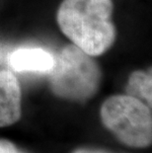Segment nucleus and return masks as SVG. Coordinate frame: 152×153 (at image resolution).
<instances>
[{
    "label": "nucleus",
    "mask_w": 152,
    "mask_h": 153,
    "mask_svg": "<svg viewBox=\"0 0 152 153\" xmlns=\"http://www.w3.org/2000/svg\"><path fill=\"white\" fill-rule=\"evenodd\" d=\"M113 11V0H63L56 21L73 45L91 56H98L116 41Z\"/></svg>",
    "instance_id": "1"
},
{
    "label": "nucleus",
    "mask_w": 152,
    "mask_h": 153,
    "mask_svg": "<svg viewBox=\"0 0 152 153\" xmlns=\"http://www.w3.org/2000/svg\"><path fill=\"white\" fill-rule=\"evenodd\" d=\"M101 69L91 55L76 47L66 45L50 71V89L60 98L85 101L95 95L101 83Z\"/></svg>",
    "instance_id": "2"
},
{
    "label": "nucleus",
    "mask_w": 152,
    "mask_h": 153,
    "mask_svg": "<svg viewBox=\"0 0 152 153\" xmlns=\"http://www.w3.org/2000/svg\"><path fill=\"white\" fill-rule=\"evenodd\" d=\"M102 123L124 144L144 148L152 142L151 108L129 95L108 98L100 111Z\"/></svg>",
    "instance_id": "3"
},
{
    "label": "nucleus",
    "mask_w": 152,
    "mask_h": 153,
    "mask_svg": "<svg viewBox=\"0 0 152 153\" xmlns=\"http://www.w3.org/2000/svg\"><path fill=\"white\" fill-rule=\"evenodd\" d=\"M21 88L9 70H0V128L9 126L21 118Z\"/></svg>",
    "instance_id": "4"
},
{
    "label": "nucleus",
    "mask_w": 152,
    "mask_h": 153,
    "mask_svg": "<svg viewBox=\"0 0 152 153\" xmlns=\"http://www.w3.org/2000/svg\"><path fill=\"white\" fill-rule=\"evenodd\" d=\"M9 64L20 72H50L56 65V58L43 48H20L9 55Z\"/></svg>",
    "instance_id": "5"
},
{
    "label": "nucleus",
    "mask_w": 152,
    "mask_h": 153,
    "mask_svg": "<svg viewBox=\"0 0 152 153\" xmlns=\"http://www.w3.org/2000/svg\"><path fill=\"white\" fill-rule=\"evenodd\" d=\"M151 73L144 71H134L130 74L127 86V95L134 97L151 108Z\"/></svg>",
    "instance_id": "6"
},
{
    "label": "nucleus",
    "mask_w": 152,
    "mask_h": 153,
    "mask_svg": "<svg viewBox=\"0 0 152 153\" xmlns=\"http://www.w3.org/2000/svg\"><path fill=\"white\" fill-rule=\"evenodd\" d=\"M0 153H27L7 139H0Z\"/></svg>",
    "instance_id": "7"
},
{
    "label": "nucleus",
    "mask_w": 152,
    "mask_h": 153,
    "mask_svg": "<svg viewBox=\"0 0 152 153\" xmlns=\"http://www.w3.org/2000/svg\"><path fill=\"white\" fill-rule=\"evenodd\" d=\"M72 153H114V152L107 151V150H104V149L83 147V148H78V149H76V150H74Z\"/></svg>",
    "instance_id": "8"
}]
</instances>
